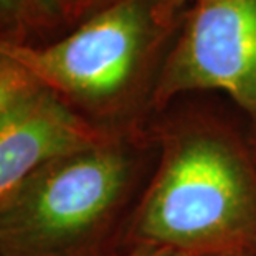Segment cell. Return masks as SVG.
Segmentation results:
<instances>
[{
	"instance_id": "cell-1",
	"label": "cell",
	"mask_w": 256,
	"mask_h": 256,
	"mask_svg": "<svg viewBox=\"0 0 256 256\" xmlns=\"http://www.w3.org/2000/svg\"><path fill=\"white\" fill-rule=\"evenodd\" d=\"M128 180L112 138L48 162L0 202V256H92Z\"/></svg>"
},
{
	"instance_id": "cell-2",
	"label": "cell",
	"mask_w": 256,
	"mask_h": 256,
	"mask_svg": "<svg viewBox=\"0 0 256 256\" xmlns=\"http://www.w3.org/2000/svg\"><path fill=\"white\" fill-rule=\"evenodd\" d=\"M250 182L226 146L194 138L178 146L144 202L139 233L159 246L208 256L242 248L254 226Z\"/></svg>"
},
{
	"instance_id": "cell-3",
	"label": "cell",
	"mask_w": 256,
	"mask_h": 256,
	"mask_svg": "<svg viewBox=\"0 0 256 256\" xmlns=\"http://www.w3.org/2000/svg\"><path fill=\"white\" fill-rule=\"evenodd\" d=\"M150 18L142 0H119L55 43L0 40V50L66 104L102 108L132 80Z\"/></svg>"
},
{
	"instance_id": "cell-4",
	"label": "cell",
	"mask_w": 256,
	"mask_h": 256,
	"mask_svg": "<svg viewBox=\"0 0 256 256\" xmlns=\"http://www.w3.org/2000/svg\"><path fill=\"white\" fill-rule=\"evenodd\" d=\"M197 90L223 91L256 114V0L195 2L156 100Z\"/></svg>"
},
{
	"instance_id": "cell-5",
	"label": "cell",
	"mask_w": 256,
	"mask_h": 256,
	"mask_svg": "<svg viewBox=\"0 0 256 256\" xmlns=\"http://www.w3.org/2000/svg\"><path fill=\"white\" fill-rule=\"evenodd\" d=\"M111 139L46 88H36L0 118V202L58 157Z\"/></svg>"
},
{
	"instance_id": "cell-6",
	"label": "cell",
	"mask_w": 256,
	"mask_h": 256,
	"mask_svg": "<svg viewBox=\"0 0 256 256\" xmlns=\"http://www.w3.org/2000/svg\"><path fill=\"white\" fill-rule=\"evenodd\" d=\"M40 86L20 63L0 50V118Z\"/></svg>"
},
{
	"instance_id": "cell-7",
	"label": "cell",
	"mask_w": 256,
	"mask_h": 256,
	"mask_svg": "<svg viewBox=\"0 0 256 256\" xmlns=\"http://www.w3.org/2000/svg\"><path fill=\"white\" fill-rule=\"evenodd\" d=\"M28 0H0V26L15 25L25 17Z\"/></svg>"
},
{
	"instance_id": "cell-8",
	"label": "cell",
	"mask_w": 256,
	"mask_h": 256,
	"mask_svg": "<svg viewBox=\"0 0 256 256\" xmlns=\"http://www.w3.org/2000/svg\"><path fill=\"white\" fill-rule=\"evenodd\" d=\"M187 2H197V0H154V7L150 8V17L156 24L166 25L172 15Z\"/></svg>"
},
{
	"instance_id": "cell-9",
	"label": "cell",
	"mask_w": 256,
	"mask_h": 256,
	"mask_svg": "<svg viewBox=\"0 0 256 256\" xmlns=\"http://www.w3.org/2000/svg\"><path fill=\"white\" fill-rule=\"evenodd\" d=\"M129 256H194V254H187L182 252H177V250L167 248V246H159V244H154L152 248L146 246L140 248L138 252L130 253Z\"/></svg>"
},
{
	"instance_id": "cell-10",
	"label": "cell",
	"mask_w": 256,
	"mask_h": 256,
	"mask_svg": "<svg viewBox=\"0 0 256 256\" xmlns=\"http://www.w3.org/2000/svg\"><path fill=\"white\" fill-rule=\"evenodd\" d=\"M60 4V7L64 8V10H73L76 7H81L84 2H88V0H56Z\"/></svg>"
}]
</instances>
